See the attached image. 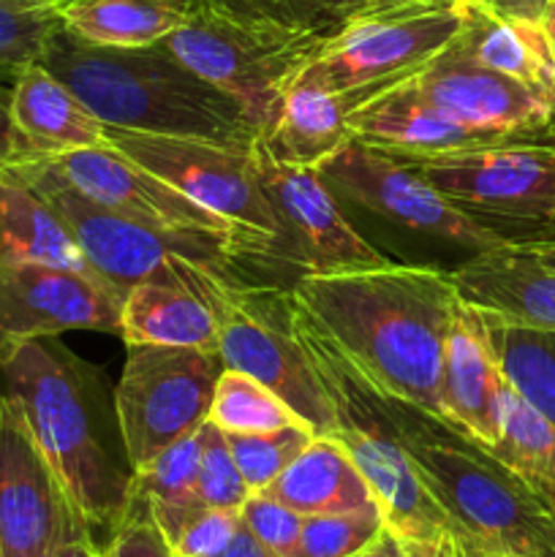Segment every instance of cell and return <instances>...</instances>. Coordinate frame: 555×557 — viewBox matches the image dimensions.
Wrapping results in <instances>:
<instances>
[{
    "label": "cell",
    "instance_id": "23",
    "mask_svg": "<svg viewBox=\"0 0 555 557\" xmlns=\"http://www.w3.org/2000/svg\"><path fill=\"white\" fill-rule=\"evenodd\" d=\"M375 96V90L330 92L294 79L259 145L275 161L319 172L321 163L351 141V114Z\"/></svg>",
    "mask_w": 555,
    "mask_h": 557
},
{
    "label": "cell",
    "instance_id": "37",
    "mask_svg": "<svg viewBox=\"0 0 555 557\" xmlns=\"http://www.w3.org/2000/svg\"><path fill=\"white\" fill-rule=\"evenodd\" d=\"M313 438L316 433L310 428H286L256 435H226V444L250 493H261Z\"/></svg>",
    "mask_w": 555,
    "mask_h": 557
},
{
    "label": "cell",
    "instance_id": "1",
    "mask_svg": "<svg viewBox=\"0 0 555 557\" xmlns=\"http://www.w3.org/2000/svg\"><path fill=\"white\" fill-rule=\"evenodd\" d=\"M292 292L375 395L441 424V354L460 299L449 272L390 261L375 270L299 275Z\"/></svg>",
    "mask_w": 555,
    "mask_h": 557
},
{
    "label": "cell",
    "instance_id": "17",
    "mask_svg": "<svg viewBox=\"0 0 555 557\" xmlns=\"http://www.w3.org/2000/svg\"><path fill=\"white\" fill-rule=\"evenodd\" d=\"M36 161L49 163L79 194L118 215L158 228L163 234H177V237L229 239L239 250V256L254 264L239 234L223 218L207 212L205 207L172 188L166 180L156 177L114 147L76 150L58 158H36Z\"/></svg>",
    "mask_w": 555,
    "mask_h": 557
},
{
    "label": "cell",
    "instance_id": "3",
    "mask_svg": "<svg viewBox=\"0 0 555 557\" xmlns=\"http://www.w3.org/2000/svg\"><path fill=\"white\" fill-rule=\"evenodd\" d=\"M38 63L65 82L103 125L237 147L261 139L237 98L196 76L158 44L98 47L60 27Z\"/></svg>",
    "mask_w": 555,
    "mask_h": 557
},
{
    "label": "cell",
    "instance_id": "49",
    "mask_svg": "<svg viewBox=\"0 0 555 557\" xmlns=\"http://www.w3.org/2000/svg\"><path fill=\"white\" fill-rule=\"evenodd\" d=\"M400 544H403V542H400ZM403 547H406L408 557H430V555H433V547H435V542H428V544L408 542V544H403Z\"/></svg>",
    "mask_w": 555,
    "mask_h": 557
},
{
    "label": "cell",
    "instance_id": "7",
    "mask_svg": "<svg viewBox=\"0 0 555 557\" xmlns=\"http://www.w3.org/2000/svg\"><path fill=\"white\" fill-rule=\"evenodd\" d=\"M321 44V38L245 20L210 0H199L188 25L158 47L218 90L237 98L264 136L275 123L283 96Z\"/></svg>",
    "mask_w": 555,
    "mask_h": 557
},
{
    "label": "cell",
    "instance_id": "36",
    "mask_svg": "<svg viewBox=\"0 0 555 557\" xmlns=\"http://www.w3.org/2000/svg\"><path fill=\"white\" fill-rule=\"evenodd\" d=\"M386 531L379 506L343 515L305 517L292 557H357Z\"/></svg>",
    "mask_w": 555,
    "mask_h": 557
},
{
    "label": "cell",
    "instance_id": "19",
    "mask_svg": "<svg viewBox=\"0 0 555 557\" xmlns=\"http://www.w3.org/2000/svg\"><path fill=\"white\" fill-rule=\"evenodd\" d=\"M504 370L490 341L488 319L466 299H457L441 354V424L479 446H493L501 435Z\"/></svg>",
    "mask_w": 555,
    "mask_h": 557
},
{
    "label": "cell",
    "instance_id": "41",
    "mask_svg": "<svg viewBox=\"0 0 555 557\" xmlns=\"http://www.w3.org/2000/svg\"><path fill=\"white\" fill-rule=\"evenodd\" d=\"M460 3L479 5L484 11H493L501 16H517V20H533L544 22L547 20L553 0H460Z\"/></svg>",
    "mask_w": 555,
    "mask_h": 557
},
{
    "label": "cell",
    "instance_id": "9",
    "mask_svg": "<svg viewBox=\"0 0 555 557\" xmlns=\"http://www.w3.org/2000/svg\"><path fill=\"white\" fill-rule=\"evenodd\" d=\"M460 30V0H406L348 22L316 49L297 79L330 92H384L439 58Z\"/></svg>",
    "mask_w": 555,
    "mask_h": 557
},
{
    "label": "cell",
    "instance_id": "39",
    "mask_svg": "<svg viewBox=\"0 0 555 557\" xmlns=\"http://www.w3.org/2000/svg\"><path fill=\"white\" fill-rule=\"evenodd\" d=\"M239 522L259 539L261 544L281 557H292L299 544L305 517L288 509L286 504L275 500L267 493H250L239 509Z\"/></svg>",
    "mask_w": 555,
    "mask_h": 557
},
{
    "label": "cell",
    "instance_id": "8",
    "mask_svg": "<svg viewBox=\"0 0 555 557\" xmlns=\"http://www.w3.org/2000/svg\"><path fill=\"white\" fill-rule=\"evenodd\" d=\"M107 136L109 147L166 180L207 212L223 218L239 234L254 264H288L281 221L256 172V145L237 147L210 139L141 134L114 125H107Z\"/></svg>",
    "mask_w": 555,
    "mask_h": 557
},
{
    "label": "cell",
    "instance_id": "44",
    "mask_svg": "<svg viewBox=\"0 0 555 557\" xmlns=\"http://www.w3.org/2000/svg\"><path fill=\"white\" fill-rule=\"evenodd\" d=\"M506 245L522 250V253L531 256L533 261H539L547 270H555V239H517V243Z\"/></svg>",
    "mask_w": 555,
    "mask_h": 557
},
{
    "label": "cell",
    "instance_id": "20",
    "mask_svg": "<svg viewBox=\"0 0 555 557\" xmlns=\"http://www.w3.org/2000/svg\"><path fill=\"white\" fill-rule=\"evenodd\" d=\"M348 125H351V139L403 158V161L522 141L493 134V131L471 128V125L449 117L439 107L424 101L419 92H414L406 82L362 103L351 114Z\"/></svg>",
    "mask_w": 555,
    "mask_h": 557
},
{
    "label": "cell",
    "instance_id": "53",
    "mask_svg": "<svg viewBox=\"0 0 555 557\" xmlns=\"http://www.w3.org/2000/svg\"><path fill=\"white\" fill-rule=\"evenodd\" d=\"M0 557H3V553H0Z\"/></svg>",
    "mask_w": 555,
    "mask_h": 557
},
{
    "label": "cell",
    "instance_id": "16",
    "mask_svg": "<svg viewBox=\"0 0 555 557\" xmlns=\"http://www.w3.org/2000/svg\"><path fill=\"white\" fill-rule=\"evenodd\" d=\"M123 294L96 272L0 259V359L63 332L118 335Z\"/></svg>",
    "mask_w": 555,
    "mask_h": 557
},
{
    "label": "cell",
    "instance_id": "14",
    "mask_svg": "<svg viewBox=\"0 0 555 557\" xmlns=\"http://www.w3.org/2000/svg\"><path fill=\"white\" fill-rule=\"evenodd\" d=\"M85 531L90 528L71 509L25 411L5 392L0 395V553L54 557L69 539Z\"/></svg>",
    "mask_w": 555,
    "mask_h": 557
},
{
    "label": "cell",
    "instance_id": "13",
    "mask_svg": "<svg viewBox=\"0 0 555 557\" xmlns=\"http://www.w3.org/2000/svg\"><path fill=\"white\" fill-rule=\"evenodd\" d=\"M319 174L330 188L403 228L449 239L473 253L504 245L501 234L452 205L411 163L357 139L321 163Z\"/></svg>",
    "mask_w": 555,
    "mask_h": 557
},
{
    "label": "cell",
    "instance_id": "47",
    "mask_svg": "<svg viewBox=\"0 0 555 557\" xmlns=\"http://www.w3.org/2000/svg\"><path fill=\"white\" fill-rule=\"evenodd\" d=\"M430 557H466V553H462L460 539H457L455 533H446V536H441L439 542H435L433 555Z\"/></svg>",
    "mask_w": 555,
    "mask_h": 557
},
{
    "label": "cell",
    "instance_id": "30",
    "mask_svg": "<svg viewBox=\"0 0 555 557\" xmlns=\"http://www.w3.org/2000/svg\"><path fill=\"white\" fill-rule=\"evenodd\" d=\"M484 319L506 384L555 428V332Z\"/></svg>",
    "mask_w": 555,
    "mask_h": 557
},
{
    "label": "cell",
    "instance_id": "4",
    "mask_svg": "<svg viewBox=\"0 0 555 557\" xmlns=\"http://www.w3.org/2000/svg\"><path fill=\"white\" fill-rule=\"evenodd\" d=\"M397 433L457 536L509 557H555V509L473 441L395 403Z\"/></svg>",
    "mask_w": 555,
    "mask_h": 557
},
{
    "label": "cell",
    "instance_id": "40",
    "mask_svg": "<svg viewBox=\"0 0 555 557\" xmlns=\"http://www.w3.org/2000/svg\"><path fill=\"white\" fill-rule=\"evenodd\" d=\"M101 557H174L141 495L134 493L128 515L112 531V539H109L107 549H101Z\"/></svg>",
    "mask_w": 555,
    "mask_h": 557
},
{
    "label": "cell",
    "instance_id": "32",
    "mask_svg": "<svg viewBox=\"0 0 555 557\" xmlns=\"http://www.w3.org/2000/svg\"><path fill=\"white\" fill-rule=\"evenodd\" d=\"M245 20L267 22L292 33H305L326 41L348 22L373 11L392 9L406 0H210Z\"/></svg>",
    "mask_w": 555,
    "mask_h": 557
},
{
    "label": "cell",
    "instance_id": "6",
    "mask_svg": "<svg viewBox=\"0 0 555 557\" xmlns=\"http://www.w3.org/2000/svg\"><path fill=\"white\" fill-rule=\"evenodd\" d=\"M294 321L335 417V428L326 438H335L359 468L379 504L386 531L403 544L439 542L446 533H455L449 515L430 493L411 455L403 446L395 403L375 395L343 362L319 326L305 315L297 299H294Z\"/></svg>",
    "mask_w": 555,
    "mask_h": 557
},
{
    "label": "cell",
    "instance_id": "5",
    "mask_svg": "<svg viewBox=\"0 0 555 557\" xmlns=\"http://www.w3.org/2000/svg\"><path fill=\"white\" fill-rule=\"evenodd\" d=\"M9 166L58 212L90 270L112 283L123 297L139 283H166L201 294L218 308L223 292L232 283L245 281L239 264L248 261L229 239L177 237L141 226L87 199L49 163L36 158Z\"/></svg>",
    "mask_w": 555,
    "mask_h": 557
},
{
    "label": "cell",
    "instance_id": "52",
    "mask_svg": "<svg viewBox=\"0 0 555 557\" xmlns=\"http://www.w3.org/2000/svg\"><path fill=\"white\" fill-rule=\"evenodd\" d=\"M550 134L555 136V107H553V114H550Z\"/></svg>",
    "mask_w": 555,
    "mask_h": 557
},
{
    "label": "cell",
    "instance_id": "35",
    "mask_svg": "<svg viewBox=\"0 0 555 557\" xmlns=\"http://www.w3.org/2000/svg\"><path fill=\"white\" fill-rule=\"evenodd\" d=\"M205 428V424H201ZM201 428L166 446L156 460L134 473V493L150 506H188L196 500V476L201 462Z\"/></svg>",
    "mask_w": 555,
    "mask_h": 557
},
{
    "label": "cell",
    "instance_id": "11",
    "mask_svg": "<svg viewBox=\"0 0 555 557\" xmlns=\"http://www.w3.org/2000/svg\"><path fill=\"white\" fill-rule=\"evenodd\" d=\"M406 163L504 243L528 239L555 215V139L506 141Z\"/></svg>",
    "mask_w": 555,
    "mask_h": 557
},
{
    "label": "cell",
    "instance_id": "18",
    "mask_svg": "<svg viewBox=\"0 0 555 557\" xmlns=\"http://www.w3.org/2000/svg\"><path fill=\"white\" fill-rule=\"evenodd\" d=\"M414 92L439 107L449 117L479 131L522 141L555 139L550 134L553 103L504 74L468 60L455 44L408 76Z\"/></svg>",
    "mask_w": 555,
    "mask_h": 557
},
{
    "label": "cell",
    "instance_id": "46",
    "mask_svg": "<svg viewBox=\"0 0 555 557\" xmlns=\"http://www.w3.org/2000/svg\"><path fill=\"white\" fill-rule=\"evenodd\" d=\"M357 557H408V553L390 531H384L381 533L379 542L370 544V547L365 549V553H359Z\"/></svg>",
    "mask_w": 555,
    "mask_h": 557
},
{
    "label": "cell",
    "instance_id": "26",
    "mask_svg": "<svg viewBox=\"0 0 555 557\" xmlns=\"http://www.w3.org/2000/svg\"><path fill=\"white\" fill-rule=\"evenodd\" d=\"M261 493L272 495L303 517L343 515L379 506L348 451L326 435H316Z\"/></svg>",
    "mask_w": 555,
    "mask_h": 557
},
{
    "label": "cell",
    "instance_id": "43",
    "mask_svg": "<svg viewBox=\"0 0 555 557\" xmlns=\"http://www.w3.org/2000/svg\"><path fill=\"white\" fill-rule=\"evenodd\" d=\"M9 87L0 85V166L5 163H14L20 158V145H16L14 136V125H11V114H9Z\"/></svg>",
    "mask_w": 555,
    "mask_h": 557
},
{
    "label": "cell",
    "instance_id": "21",
    "mask_svg": "<svg viewBox=\"0 0 555 557\" xmlns=\"http://www.w3.org/2000/svg\"><path fill=\"white\" fill-rule=\"evenodd\" d=\"M9 114L20 145L16 161L109 147L107 125L38 60L16 74L9 96Z\"/></svg>",
    "mask_w": 555,
    "mask_h": 557
},
{
    "label": "cell",
    "instance_id": "24",
    "mask_svg": "<svg viewBox=\"0 0 555 557\" xmlns=\"http://www.w3.org/2000/svg\"><path fill=\"white\" fill-rule=\"evenodd\" d=\"M457 49L473 63L520 82L555 107V44L547 22L517 20L462 3Z\"/></svg>",
    "mask_w": 555,
    "mask_h": 557
},
{
    "label": "cell",
    "instance_id": "10",
    "mask_svg": "<svg viewBox=\"0 0 555 557\" xmlns=\"http://www.w3.org/2000/svg\"><path fill=\"white\" fill-rule=\"evenodd\" d=\"M218 357L223 368L261 381L283 397L316 435H332L335 417L299 341L292 286L232 283L218 302Z\"/></svg>",
    "mask_w": 555,
    "mask_h": 557
},
{
    "label": "cell",
    "instance_id": "45",
    "mask_svg": "<svg viewBox=\"0 0 555 557\" xmlns=\"http://www.w3.org/2000/svg\"><path fill=\"white\" fill-rule=\"evenodd\" d=\"M54 557H101V549L92 544V533L85 531L79 533V536L69 539Z\"/></svg>",
    "mask_w": 555,
    "mask_h": 557
},
{
    "label": "cell",
    "instance_id": "28",
    "mask_svg": "<svg viewBox=\"0 0 555 557\" xmlns=\"http://www.w3.org/2000/svg\"><path fill=\"white\" fill-rule=\"evenodd\" d=\"M199 0H69L63 27L98 47L145 49L188 25Z\"/></svg>",
    "mask_w": 555,
    "mask_h": 557
},
{
    "label": "cell",
    "instance_id": "42",
    "mask_svg": "<svg viewBox=\"0 0 555 557\" xmlns=\"http://www.w3.org/2000/svg\"><path fill=\"white\" fill-rule=\"evenodd\" d=\"M210 557H281V555L272 553L267 544H261L259 539H256L254 533L243 525V522H239V528H237V533L232 536V542H229L221 553H215Z\"/></svg>",
    "mask_w": 555,
    "mask_h": 557
},
{
    "label": "cell",
    "instance_id": "12",
    "mask_svg": "<svg viewBox=\"0 0 555 557\" xmlns=\"http://www.w3.org/2000/svg\"><path fill=\"white\" fill-rule=\"evenodd\" d=\"M221 370L218 351L128 346L114 389V419L131 471H141L166 446L207 424Z\"/></svg>",
    "mask_w": 555,
    "mask_h": 557
},
{
    "label": "cell",
    "instance_id": "33",
    "mask_svg": "<svg viewBox=\"0 0 555 557\" xmlns=\"http://www.w3.org/2000/svg\"><path fill=\"white\" fill-rule=\"evenodd\" d=\"M69 0H0V85H14L25 65L41 58L49 38L63 27Z\"/></svg>",
    "mask_w": 555,
    "mask_h": 557
},
{
    "label": "cell",
    "instance_id": "15",
    "mask_svg": "<svg viewBox=\"0 0 555 557\" xmlns=\"http://www.w3.org/2000/svg\"><path fill=\"white\" fill-rule=\"evenodd\" d=\"M254 152L261 188L281 221L288 264L297 270V277L375 270L390 264V259L346 221L335 196L330 194V185L316 169L275 161L259 141Z\"/></svg>",
    "mask_w": 555,
    "mask_h": 557
},
{
    "label": "cell",
    "instance_id": "50",
    "mask_svg": "<svg viewBox=\"0 0 555 557\" xmlns=\"http://www.w3.org/2000/svg\"><path fill=\"white\" fill-rule=\"evenodd\" d=\"M528 239H555V215L550 218V221L544 223L542 228H536V232H533ZM515 243H517V239H515Z\"/></svg>",
    "mask_w": 555,
    "mask_h": 557
},
{
    "label": "cell",
    "instance_id": "31",
    "mask_svg": "<svg viewBox=\"0 0 555 557\" xmlns=\"http://www.w3.org/2000/svg\"><path fill=\"white\" fill-rule=\"evenodd\" d=\"M207 422L215 424L223 435H256L286 428H310L270 386L239 373V370L226 368L218 375Z\"/></svg>",
    "mask_w": 555,
    "mask_h": 557
},
{
    "label": "cell",
    "instance_id": "2",
    "mask_svg": "<svg viewBox=\"0 0 555 557\" xmlns=\"http://www.w3.org/2000/svg\"><path fill=\"white\" fill-rule=\"evenodd\" d=\"M0 373L71 509L90 533H112L134 504V471L109 444L96 370L44 337L5 354Z\"/></svg>",
    "mask_w": 555,
    "mask_h": 557
},
{
    "label": "cell",
    "instance_id": "27",
    "mask_svg": "<svg viewBox=\"0 0 555 557\" xmlns=\"http://www.w3.org/2000/svg\"><path fill=\"white\" fill-rule=\"evenodd\" d=\"M0 259L92 272L58 212L9 163L0 166Z\"/></svg>",
    "mask_w": 555,
    "mask_h": 557
},
{
    "label": "cell",
    "instance_id": "25",
    "mask_svg": "<svg viewBox=\"0 0 555 557\" xmlns=\"http://www.w3.org/2000/svg\"><path fill=\"white\" fill-rule=\"evenodd\" d=\"M221 315L201 294L166 283H139L120 305L118 337L128 346H180L218 351Z\"/></svg>",
    "mask_w": 555,
    "mask_h": 557
},
{
    "label": "cell",
    "instance_id": "34",
    "mask_svg": "<svg viewBox=\"0 0 555 557\" xmlns=\"http://www.w3.org/2000/svg\"><path fill=\"white\" fill-rule=\"evenodd\" d=\"M152 520L174 557H210L221 553L239 528V511L210 509L201 504L188 506H150Z\"/></svg>",
    "mask_w": 555,
    "mask_h": 557
},
{
    "label": "cell",
    "instance_id": "29",
    "mask_svg": "<svg viewBox=\"0 0 555 557\" xmlns=\"http://www.w3.org/2000/svg\"><path fill=\"white\" fill-rule=\"evenodd\" d=\"M482 449L515 471L555 509V428L511 386L504 392L498 441Z\"/></svg>",
    "mask_w": 555,
    "mask_h": 557
},
{
    "label": "cell",
    "instance_id": "38",
    "mask_svg": "<svg viewBox=\"0 0 555 557\" xmlns=\"http://www.w3.org/2000/svg\"><path fill=\"white\" fill-rule=\"evenodd\" d=\"M250 490L229 451L226 435L207 422L201 428V462L196 476V500L201 506L223 511H239Z\"/></svg>",
    "mask_w": 555,
    "mask_h": 557
},
{
    "label": "cell",
    "instance_id": "51",
    "mask_svg": "<svg viewBox=\"0 0 555 557\" xmlns=\"http://www.w3.org/2000/svg\"><path fill=\"white\" fill-rule=\"evenodd\" d=\"M547 30H550V36H553V44H555V0H553V9H550V14H547Z\"/></svg>",
    "mask_w": 555,
    "mask_h": 557
},
{
    "label": "cell",
    "instance_id": "22",
    "mask_svg": "<svg viewBox=\"0 0 555 557\" xmlns=\"http://www.w3.org/2000/svg\"><path fill=\"white\" fill-rule=\"evenodd\" d=\"M457 294L506 324L555 332V270L511 245L479 250L449 272Z\"/></svg>",
    "mask_w": 555,
    "mask_h": 557
},
{
    "label": "cell",
    "instance_id": "48",
    "mask_svg": "<svg viewBox=\"0 0 555 557\" xmlns=\"http://www.w3.org/2000/svg\"><path fill=\"white\" fill-rule=\"evenodd\" d=\"M455 536H457V533H455ZM457 539H460V544H462V553H466V557H509V555L493 553V549H484V547H479V544L468 542V539H462V536H457Z\"/></svg>",
    "mask_w": 555,
    "mask_h": 557
}]
</instances>
